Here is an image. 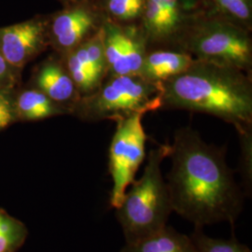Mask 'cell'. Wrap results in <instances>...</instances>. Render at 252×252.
<instances>
[{"label": "cell", "mask_w": 252, "mask_h": 252, "mask_svg": "<svg viewBox=\"0 0 252 252\" xmlns=\"http://www.w3.org/2000/svg\"><path fill=\"white\" fill-rule=\"evenodd\" d=\"M225 154V147L207 144L190 127L175 132L166 183L173 211L195 226L234 225L242 211L243 194Z\"/></svg>", "instance_id": "obj_1"}, {"label": "cell", "mask_w": 252, "mask_h": 252, "mask_svg": "<svg viewBox=\"0 0 252 252\" xmlns=\"http://www.w3.org/2000/svg\"><path fill=\"white\" fill-rule=\"evenodd\" d=\"M161 87L162 108L207 113L237 133L252 128V76L237 68L194 59Z\"/></svg>", "instance_id": "obj_2"}, {"label": "cell", "mask_w": 252, "mask_h": 252, "mask_svg": "<svg viewBox=\"0 0 252 252\" xmlns=\"http://www.w3.org/2000/svg\"><path fill=\"white\" fill-rule=\"evenodd\" d=\"M170 152L171 145L168 143L150 151L142 177L132 183L116 208L126 243L140 240L166 226L173 207L161 165Z\"/></svg>", "instance_id": "obj_3"}, {"label": "cell", "mask_w": 252, "mask_h": 252, "mask_svg": "<svg viewBox=\"0 0 252 252\" xmlns=\"http://www.w3.org/2000/svg\"><path fill=\"white\" fill-rule=\"evenodd\" d=\"M161 108V84L139 75H124L108 77L94 93L81 96L71 115L84 122H118Z\"/></svg>", "instance_id": "obj_4"}, {"label": "cell", "mask_w": 252, "mask_h": 252, "mask_svg": "<svg viewBox=\"0 0 252 252\" xmlns=\"http://www.w3.org/2000/svg\"><path fill=\"white\" fill-rule=\"evenodd\" d=\"M252 32L198 12L186 28L180 50L195 60L237 68L252 76Z\"/></svg>", "instance_id": "obj_5"}, {"label": "cell", "mask_w": 252, "mask_h": 252, "mask_svg": "<svg viewBox=\"0 0 252 252\" xmlns=\"http://www.w3.org/2000/svg\"><path fill=\"white\" fill-rule=\"evenodd\" d=\"M142 115H134L116 122V131L108 150V171L112 179L109 204L118 208L128 187L146 157L148 135L142 125Z\"/></svg>", "instance_id": "obj_6"}, {"label": "cell", "mask_w": 252, "mask_h": 252, "mask_svg": "<svg viewBox=\"0 0 252 252\" xmlns=\"http://www.w3.org/2000/svg\"><path fill=\"white\" fill-rule=\"evenodd\" d=\"M200 12L197 0H145L139 27L150 49H178L186 28Z\"/></svg>", "instance_id": "obj_7"}, {"label": "cell", "mask_w": 252, "mask_h": 252, "mask_svg": "<svg viewBox=\"0 0 252 252\" xmlns=\"http://www.w3.org/2000/svg\"><path fill=\"white\" fill-rule=\"evenodd\" d=\"M46 18L49 45L60 56L97 35L107 21L97 0L65 6Z\"/></svg>", "instance_id": "obj_8"}, {"label": "cell", "mask_w": 252, "mask_h": 252, "mask_svg": "<svg viewBox=\"0 0 252 252\" xmlns=\"http://www.w3.org/2000/svg\"><path fill=\"white\" fill-rule=\"evenodd\" d=\"M101 37L108 77L139 75L148 45L138 25L124 26L107 20L101 29Z\"/></svg>", "instance_id": "obj_9"}, {"label": "cell", "mask_w": 252, "mask_h": 252, "mask_svg": "<svg viewBox=\"0 0 252 252\" xmlns=\"http://www.w3.org/2000/svg\"><path fill=\"white\" fill-rule=\"evenodd\" d=\"M48 48L46 15L0 27V54L19 71Z\"/></svg>", "instance_id": "obj_10"}, {"label": "cell", "mask_w": 252, "mask_h": 252, "mask_svg": "<svg viewBox=\"0 0 252 252\" xmlns=\"http://www.w3.org/2000/svg\"><path fill=\"white\" fill-rule=\"evenodd\" d=\"M60 57L81 96L94 93L108 79V63L101 31Z\"/></svg>", "instance_id": "obj_11"}, {"label": "cell", "mask_w": 252, "mask_h": 252, "mask_svg": "<svg viewBox=\"0 0 252 252\" xmlns=\"http://www.w3.org/2000/svg\"><path fill=\"white\" fill-rule=\"evenodd\" d=\"M31 84L33 88L42 92L49 98L65 108L70 115L81 97L58 54L50 55L36 66Z\"/></svg>", "instance_id": "obj_12"}, {"label": "cell", "mask_w": 252, "mask_h": 252, "mask_svg": "<svg viewBox=\"0 0 252 252\" xmlns=\"http://www.w3.org/2000/svg\"><path fill=\"white\" fill-rule=\"evenodd\" d=\"M194 61L190 54L178 49H150L142 63L139 76L161 84L185 71Z\"/></svg>", "instance_id": "obj_13"}, {"label": "cell", "mask_w": 252, "mask_h": 252, "mask_svg": "<svg viewBox=\"0 0 252 252\" xmlns=\"http://www.w3.org/2000/svg\"><path fill=\"white\" fill-rule=\"evenodd\" d=\"M14 108L18 121H39L69 114L65 108L33 87L14 94Z\"/></svg>", "instance_id": "obj_14"}, {"label": "cell", "mask_w": 252, "mask_h": 252, "mask_svg": "<svg viewBox=\"0 0 252 252\" xmlns=\"http://www.w3.org/2000/svg\"><path fill=\"white\" fill-rule=\"evenodd\" d=\"M121 252H197L190 236L180 234L170 226L137 240L126 243Z\"/></svg>", "instance_id": "obj_15"}, {"label": "cell", "mask_w": 252, "mask_h": 252, "mask_svg": "<svg viewBox=\"0 0 252 252\" xmlns=\"http://www.w3.org/2000/svg\"><path fill=\"white\" fill-rule=\"evenodd\" d=\"M200 12L252 31V0H197Z\"/></svg>", "instance_id": "obj_16"}, {"label": "cell", "mask_w": 252, "mask_h": 252, "mask_svg": "<svg viewBox=\"0 0 252 252\" xmlns=\"http://www.w3.org/2000/svg\"><path fill=\"white\" fill-rule=\"evenodd\" d=\"M106 19L118 25H139L145 0H97Z\"/></svg>", "instance_id": "obj_17"}, {"label": "cell", "mask_w": 252, "mask_h": 252, "mask_svg": "<svg viewBox=\"0 0 252 252\" xmlns=\"http://www.w3.org/2000/svg\"><path fill=\"white\" fill-rule=\"evenodd\" d=\"M202 228L195 226L194 232L190 235L197 252H252L250 248L240 243L234 236L227 240L212 238L205 234Z\"/></svg>", "instance_id": "obj_18"}, {"label": "cell", "mask_w": 252, "mask_h": 252, "mask_svg": "<svg viewBox=\"0 0 252 252\" xmlns=\"http://www.w3.org/2000/svg\"><path fill=\"white\" fill-rule=\"evenodd\" d=\"M241 146V172L247 184L252 183V128L238 133Z\"/></svg>", "instance_id": "obj_19"}, {"label": "cell", "mask_w": 252, "mask_h": 252, "mask_svg": "<svg viewBox=\"0 0 252 252\" xmlns=\"http://www.w3.org/2000/svg\"><path fill=\"white\" fill-rule=\"evenodd\" d=\"M14 90H0V131L18 121L14 108Z\"/></svg>", "instance_id": "obj_20"}, {"label": "cell", "mask_w": 252, "mask_h": 252, "mask_svg": "<svg viewBox=\"0 0 252 252\" xmlns=\"http://www.w3.org/2000/svg\"><path fill=\"white\" fill-rule=\"evenodd\" d=\"M20 72L0 54V90H14L20 81Z\"/></svg>", "instance_id": "obj_21"}, {"label": "cell", "mask_w": 252, "mask_h": 252, "mask_svg": "<svg viewBox=\"0 0 252 252\" xmlns=\"http://www.w3.org/2000/svg\"><path fill=\"white\" fill-rule=\"evenodd\" d=\"M23 237V231L0 234V252H12Z\"/></svg>", "instance_id": "obj_22"}, {"label": "cell", "mask_w": 252, "mask_h": 252, "mask_svg": "<svg viewBox=\"0 0 252 252\" xmlns=\"http://www.w3.org/2000/svg\"><path fill=\"white\" fill-rule=\"evenodd\" d=\"M59 1L63 7L65 6H69V5H73V4H77V3H81V2H84V1H92V0H57Z\"/></svg>", "instance_id": "obj_23"}]
</instances>
